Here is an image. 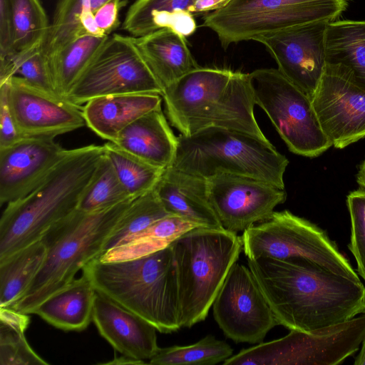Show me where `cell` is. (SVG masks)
Instances as JSON below:
<instances>
[{"instance_id":"cell-1","label":"cell","mask_w":365,"mask_h":365,"mask_svg":"<svg viewBox=\"0 0 365 365\" xmlns=\"http://www.w3.org/2000/svg\"><path fill=\"white\" fill-rule=\"evenodd\" d=\"M278 323L312 332L365 314V287L360 279L304 261L247 259Z\"/></svg>"},{"instance_id":"cell-2","label":"cell","mask_w":365,"mask_h":365,"mask_svg":"<svg viewBox=\"0 0 365 365\" xmlns=\"http://www.w3.org/2000/svg\"><path fill=\"white\" fill-rule=\"evenodd\" d=\"M161 96L167 117L180 135L217 127L269 140L255 117L249 73L200 66L165 88Z\"/></svg>"},{"instance_id":"cell-3","label":"cell","mask_w":365,"mask_h":365,"mask_svg":"<svg viewBox=\"0 0 365 365\" xmlns=\"http://www.w3.org/2000/svg\"><path fill=\"white\" fill-rule=\"evenodd\" d=\"M103 155V145L68 150L33 191L6 205L0 219V260L40 240L52 226L78 209Z\"/></svg>"},{"instance_id":"cell-4","label":"cell","mask_w":365,"mask_h":365,"mask_svg":"<svg viewBox=\"0 0 365 365\" xmlns=\"http://www.w3.org/2000/svg\"><path fill=\"white\" fill-rule=\"evenodd\" d=\"M96 290L150 323L160 333L182 327L176 270L168 247L135 259L102 262L82 269Z\"/></svg>"},{"instance_id":"cell-5","label":"cell","mask_w":365,"mask_h":365,"mask_svg":"<svg viewBox=\"0 0 365 365\" xmlns=\"http://www.w3.org/2000/svg\"><path fill=\"white\" fill-rule=\"evenodd\" d=\"M134 199L94 212L77 209L52 226L41 239L46 254L40 270L11 308L32 314L45 299L73 280L79 270L104 252L108 237Z\"/></svg>"},{"instance_id":"cell-6","label":"cell","mask_w":365,"mask_h":365,"mask_svg":"<svg viewBox=\"0 0 365 365\" xmlns=\"http://www.w3.org/2000/svg\"><path fill=\"white\" fill-rule=\"evenodd\" d=\"M288 159L269 140L239 130L211 127L178 137L173 168L205 179L218 175L256 178L284 189Z\"/></svg>"},{"instance_id":"cell-7","label":"cell","mask_w":365,"mask_h":365,"mask_svg":"<svg viewBox=\"0 0 365 365\" xmlns=\"http://www.w3.org/2000/svg\"><path fill=\"white\" fill-rule=\"evenodd\" d=\"M170 246L176 270L181 326L189 328L207 317L243 250L242 237L224 227H197Z\"/></svg>"},{"instance_id":"cell-8","label":"cell","mask_w":365,"mask_h":365,"mask_svg":"<svg viewBox=\"0 0 365 365\" xmlns=\"http://www.w3.org/2000/svg\"><path fill=\"white\" fill-rule=\"evenodd\" d=\"M348 0H230L203 18L224 48L267 34L316 21H334Z\"/></svg>"},{"instance_id":"cell-9","label":"cell","mask_w":365,"mask_h":365,"mask_svg":"<svg viewBox=\"0 0 365 365\" xmlns=\"http://www.w3.org/2000/svg\"><path fill=\"white\" fill-rule=\"evenodd\" d=\"M247 259L269 257L308 262L354 279L359 277L327 232L289 210L274 212L241 236Z\"/></svg>"},{"instance_id":"cell-10","label":"cell","mask_w":365,"mask_h":365,"mask_svg":"<svg viewBox=\"0 0 365 365\" xmlns=\"http://www.w3.org/2000/svg\"><path fill=\"white\" fill-rule=\"evenodd\" d=\"M249 76L255 104L267 113L291 152L314 158L332 146L311 98L278 69H257Z\"/></svg>"},{"instance_id":"cell-11","label":"cell","mask_w":365,"mask_h":365,"mask_svg":"<svg viewBox=\"0 0 365 365\" xmlns=\"http://www.w3.org/2000/svg\"><path fill=\"white\" fill-rule=\"evenodd\" d=\"M163 88L131 36H109L66 99L82 106L92 98L125 93H158Z\"/></svg>"},{"instance_id":"cell-12","label":"cell","mask_w":365,"mask_h":365,"mask_svg":"<svg viewBox=\"0 0 365 365\" xmlns=\"http://www.w3.org/2000/svg\"><path fill=\"white\" fill-rule=\"evenodd\" d=\"M365 338V314L312 332L290 330L286 336L257 344L259 365H336L356 353Z\"/></svg>"},{"instance_id":"cell-13","label":"cell","mask_w":365,"mask_h":365,"mask_svg":"<svg viewBox=\"0 0 365 365\" xmlns=\"http://www.w3.org/2000/svg\"><path fill=\"white\" fill-rule=\"evenodd\" d=\"M212 307L218 326L235 343L259 344L278 324L250 269L237 262Z\"/></svg>"},{"instance_id":"cell-14","label":"cell","mask_w":365,"mask_h":365,"mask_svg":"<svg viewBox=\"0 0 365 365\" xmlns=\"http://www.w3.org/2000/svg\"><path fill=\"white\" fill-rule=\"evenodd\" d=\"M207 180L210 202L222 227L235 233L269 219L287 199L284 189L250 177L224 174Z\"/></svg>"},{"instance_id":"cell-15","label":"cell","mask_w":365,"mask_h":365,"mask_svg":"<svg viewBox=\"0 0 365 365\" xmlns=\"http://www.w3.org/2000/svg\"><path fill=\"white\" fill-rule=\"evenodd\" d=\"M311 99L332 146L342 149L365 138V90L341 71L326 65Z\"/></svg>"},{"instance_id":"cell-16","label":"cell","mask_w":365,"mask_h":365,"mask_svg":"<svg viewBox=\"0 0 365 365\" xmlns=\"http://www.w3.org/2000/svg\"><path fill=\"white\" fill-rule=\"evenodd\" d=\"M6 81L10 110L21 137L56 138L86 125L82 106L18 76Z\"/></svg>"},{"instance_id":"cell-17","label":"cell","mask_w":365,"mask_h":365,"mask_svg":"<svg viewBox=\"0 0 365 365\" xmlns=\"http://www.w3.org/2000/svg\"><path fill=\"white\" fill-rule=\"evenodd\" d=\"M326 21L296 26L262 36L279 71L311 98L326 67Z\"/></svg>"},{"instance_id":"cell-18","label":"cell","mask_w":365,"mask_h":365,"mask_svg":"<svg viewBox=\"0 0 365 365\" xmlns=\"http://www.w3.org/2000/svg\"><path fill=\"white\" fill-rule=\"evenodd\" d=\"M67 151L53 137H24L0 148L1 205L33 191Z\"/></svg>"},{"instance_id":"cell-19","label":"cell","mask_w":365,"mask_h":365,"mask_svg":"<svg viewBox=\"0 0 365 365\" xmlns=\"http://www.w3.org/2000/svg\"><path fill=\"white\" fill-rule=\"evenodd\" d=\"M92 321L100 334L123 355L150 359L160 349L157 329L150 323L97 291Z\"/></svg>"},{"instance_id":"cell-20","label":"cell","mask_w":365,"mask_h":365,"mask_svg":"<svg viewBox=\"0 0 365 365\" xmlns=\"http://www.w3.org/2000/svg\"><path fill=\"white\" fill-rule=\"evenodd\" d=\"M230 0H135L128 8L122 27L133 37L160 29L185 36L196 30L195 16H205Z\"/></svg>"},{"instance_id":"cell-21","label":"cell","mask_w":365,"mask_h":365,"mask_svg":"<svg viewBox=\"0 0 365 365\" xmlns=\"http://www.w3.org/2000/svg\"><path fill=\"white\" fill-rule=\"evenodd\" d=\"M154 190L170 215L200 227L223 228L210 202L207 179L170 166L164 170Z\"/></svg>"},{"instance_id":"cell-22","label":"cell","mask_w":365,"mask_h":365,"mask_svg":"<svg viewBox=\"0 0 365 365\" xmlns=\"http://www.w3.org/2000/svg\"><path fill=\"white\" fill-rule=\"evenodd\" d=\"M111 143L149 164L166 169L175 155L178 137L159 108L132 122Z\"/></svg>"},{"instance_id":"cell-23","label":"cell","mask_w":365,"mask_h":365,"mask_svg":"<svg viewBox=\"0 0 365 365\" xmlns=\"http://www.w3.org/2000/svg\"><path fill=\"white\" fill-rule=\"evenodd\" d=\"M160 94L125 93L96 97L82 106L86 125L113 142L118 133L140 116L161 108Z\"/></svg>"},{"instance_id":"cell-24","label":"cell","mask_w":365,"mask_h":365,"mask_svg":"<svg viewBox=\"0 0 365 365\" xmlns=\"http://www.w3.org/2000/svg\"><path fill=\"white\" fill-rule=\"evenodd\" d=\"M133 39L163 89L200 67L186 36L170 29H160Z\"/></svg>"},{"instance_id":"cell-25","label":"cell","mask_w":365,"mask_h":365,"mask_svg":"<svg viewBox=\"0 0 365 365\" xmlns=\"http://www.w3.org/2000/svg\"><path fill=\"white\" fill-rule=\"evenodd\" d=\"M96 290L82 275L45 299L32 312L56 328L81 331L92 320Z\"/></svg>"},{"instance_id":"cell-26","label":"cell","mask_w":365,"mask_h":365,"mask_svg":"<svg viewBox=\"0 0 365 365\" xmlns=\"http://www.w3.org/2000/svg\"><path fill=\"white\" fill-rule=\"evenodd\" d=\"M326 65L365 90V21H334L325 34Z\"/></svg>"},{"instance_id":"cell-27","label":"cell","mask_w":365,"mask_h":365,"mask_svg":"<svg viewBox=\"0 0 365 365\" xmlns=\"http://www.w3.org/2000/svg\"><path fill=\"white\" fill-rule=\"evenodd\" d=\"M109 36L82 34L48 58L55 88L59 96L66 99Z\"/></svg>"},{"instance_id":"cell-28","label":"cell","mask_w":365,"mask_h":365,"mask_svg":"<svg viewBox=\"0 0 365 365\" xmlns=\"http://www.w3.org/2000/svg\"><path fill=\"white\" fill-rule=\"evenodd\" d=\"M197 227L200 226L170 215L157 220L127 242L104 252L98 259L102 262H115L143 257L168 247L183 233Z\"/></svg>"},{"instance_id":"cell-29","label":"cell","mask_w":365,"mask_h":365,"mask_svg":"<svg viewBox=\"0 0 365 365\" xmlns=\"http://www.w3.org/2000/svg\"><path fill=\"white\" fill-rule=\"evenodd\" d=\"M46 248L40 240L0 260V307H12L40 270Z\"/></svg>"},{"instance_id":"cell-30","label":"cell","mask_w":365,"mask_h":365,"mask_svg":"<svg viewBox=\"0 0 365 365\" xmlns=\"http://www.w3.org/2000/svg\"><path fill=\"white\" fill-rule=\"evenodd\" d=\"M29 314L11 307H0V364L48 365L30 346L25 337Z\"/></svg>"},{"instance_id":"cell-31","label":"cell","mask_w":365,"mask_h":365,"mask_svg":"<svg viewBox=\"0 0 365 365\" xmlns=\"http://www.w3.org/2000/svg\"><path fill=\"white\" fill-rule=\"evenodd\" d=\"M10 2L14 39L12 54L6 60L41 48L50 26L40 0H10Z\"/></svg>"},{"instance_id":"cell-32","label":"cell","mask_w":365,"mask_h":365,"mask_svg":"<svg viewBox=\"0 0 365 365\" xmlns=\"http://www.w3.org/2000/svg\"><path fill=\"white\" fill-rule=\"evenodd\" d=\"M109 0H58L52 23L42 46L41 52L48 59L54 53L78 36L87 34L80 23L83 11L95 12Z\"/></svg>"},{"instance_id":"cell-33","label":"cell","mask_w":365,"mask_h":365,"mask_svg":"<svg viewBox=\"0 0 365 365\" xmlns=\"http://www.w3.org/2000/svg\"><path fill=\"white\" fill-rule=\"evenodd\" d=\"M105 155L128 195L138 197L154 189L165 169L149 164L108 141Z\"/></svg>"},{"instance_id":"cell-34","label":"cell","mask_w":365,"mask_h":365,"mask_svg":"<svg viewBox=\"0 0 365 365\" xmlns=\"http://www.w3.org/2000/svg\"><path fill=\"white\" fill-rule=\"evenodd\" d=\"M233 355V349L222 340L207 335L186 346L160 348L149 364L153 365H213Z\"/></svg>"},{"instance_id":"cell-35","label":"cell","mask_w":365,"mask_h":365,"mask_svg":"<svg viewBox=\"0 0 365 365\" xmlns=\"http://www.w3.org/2000/svg\"><path fill=\"white\" fill-rule=\"evenodd\" d=\"M168 215L170 214L163 207L154 189L135 198L108 237L104 252L127 242Z\"/></svg>"},{"instance_id":"cell-36","label":"cell","mask_w":365,"mask_h":365,"mask_svg":"<svg viewBox=\"0 0 365 365\" xmlns=\"http://www.w3.org/2000/svg\"><path fill=\"white\" fill-rule=\"evenodd\" d=\"M131 197L104 153L80 198L78 209L85 212H98Z\"/></svg>"},{"instance_id":"cell-37","label":"cell","mask_w":365,"mask_h":365,"mask_svg":"<svg viewBox=\"0 0 365 365\" xmlns=\"http://www.w3.org/2000/svg\"><path fill=\"white\" fill-rule=\"evenodd\" d=\"M14 76L22 77L39 88L58 95L48 60L40 48L0 61V83Z\"/></svg>"},{"instance_id":"cell-38","label":"cell","mask_w":365,"mask_h":365,"mask_svg":"<svg viewBox=\"0 0 365 365\" xmlns=\"http://www.w3.org/2000/svg\"><path fill=\"white\" fill-rule=\"evenodd\" d=\"M351 220L349 249L354 255L358 274L365 281V189L359 188L346 197Z\"/></svg>"},{"instance_id":"cell-39","label":"cell","mask_w":365,"mask_h":365,"mask_svg":"<svg viewBox=\"0 0 365 365\" xmlns=\"http://www.w3.org/2000/svg\"><path fill=\"white\" fill-rule=\"evenodd\" d=\"M23 137L19 133L10 110L8 81L0 83V148L8 147Z\"/></svg>"},{"instance_id":"cell-40","label":"cell","mask_w":365,"mask_h":365,"mask_svg":"<svg viewBox=\"0 0 365 365\" xmlns=\"http://www.w3.org/2000/svg\"><path fill=\"white\" fill-rule=\"evenodd\" d=\"M14 27L10 0H0V61L12 54Z\"/></svg>"},{"instance_id":"cell-41","label":"cell","mask_w":365,"mask_h":365,"mask_svg":"<svg viewBox=\"0 0 365 365\" xmlns=\"http://www.w3.org/2000/svg\"><path fill=\"white\" fill-rule=\"evenodd\" d=\"M125 3L123 0H109L94 12L96 24L103 34L109 35L119 26L120 10Z\"/></svg>"},{"instance_id":"cell-42","label":"cell","mask_w":365,"mask_h":365,"mask_svg":"<svg viewBox=\"0 0 365 365\" xmlns=\"http://www.w3.org/2000/svg\"><path fill=\"white\" fill-rule=\"evenodd\" d=\"M79 20L86 33L97 36H106L99 30L95 20L93 12L91 11L82 12L80 15Z\"/></svg>"},{"instance_id":"cell-43","label":"cell","mask_w":365,"mask_h":365,"mask_svg":"<svg viewBox=\"0 0 365 365\" xmlns=\"http://www.w3.org/2000/svg\"><path fill=\"white\" fill-rule=\"evenodd\" d=\"M101 364H112V365H121V364H145V362L143 360L135 359L125 355H123L119 357H115L110 361L106 363H101Z\"/></svg>"},{"instance_id":"cell-44","label":"cell","mask_w":365,"mask_h":365,"mask_svg":"<svg viewBox=\"0 0 365 365\" xmlns=\"http://www.w3.org/2000/svg\"><path fill=\"white\" fill-rule=\"evenodd\" d=\"M356 181L360 187L365 189V159L359 166L356 175Z\"/></svg>"},{"instance_id":"cell-45","label":"cell","mask_w":365,"mask_h":365,"mask_svg":"<svg viewBox=\"0 0 365 365\" xmlns=\"http://www.w3.org/2000/svg\"><path fill=\"white\" fill-rule=\"evenodd\" d=\"M355 365H365V338L361 344L359 354L355 359Z\"/></svg>"}]
</instances>
